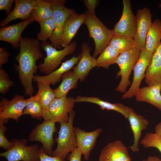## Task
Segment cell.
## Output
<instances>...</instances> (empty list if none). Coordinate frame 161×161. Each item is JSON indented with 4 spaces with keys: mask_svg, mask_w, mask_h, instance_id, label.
<instances>
[{
    "mask_svg": "<svg viewBox=\"0 0 161 161\" xmlns=\"http://www.w3.org/2000/svg\"><path fill=\"white\" fill-rule=\"evenodd\" d=\"M19 44V52L15 57L18 63L16 69L25 93L30 96L34 92L32 84L34 74L38 69L36 61L43 57L41 43L37 39L21 37Z\"/></svg>",
    "mask_w": 161,
    "mask_h": 161,
    "instance_id": "1",
    "label": "cell"
},
{
    "mask_svg": "<svg viewBox=\"0 0 161 161\" xmlns=\"http://www.w3.org/2000/svg\"><path fill=\"white\" fill-rule=\"evenodd\" d=\"M85 13L84 23L88 29L89 37L94 41L95 48L92 56L95 58L108 45L114 34L113 30L107 27L95 14H91L87 11Z\"/></svg>",
    "mask_w": 161,
    "mask_h": 161,
    "instance_id": "2",
    "label": "cell"
},
{
    "mask_svg": "<svg viewBox=\"0 0 161 161\" xmlns=\"http://www.w3.org/2000/svg\"><path fill=\"white\" fill-rule=\"evenodd\" d=\"M75 113L72 110L69 114L66 122L60 123V126L58 137L55 139L57 144L53 150L52 156L65 159L68 155L77 148L76 139L73 126Z\"/></svg>",
    "mask_w": 161,
    "mask_h": 161,
    "instance_id": "3",
    "label": "cell"
},
{
    "mask_svg": "<svg viewBox=\"0 0 161 161\" xmlns=\"http://www.w3.org/2000/svg\"><path fill=\"white\" fill-rule=\"evenodd\" d=\"M76 47V42L73 41L63 49L58 50L51 43L47 41H42L41 48L45 52L46 56L43 58V63L38 66V69L46 75L50 74L57 69L66 56L75 52Z\"/></svg>",
    "mask_w": 161,
    "mask_h": 161,
    "instance_id": "4",
    "label": "cell"
},
{
    "mask_svg": "<svg viewBox=\"0 0 161 161\" xmlns=\"http://www.w3.org/2000/svg\"><path fill=\"white\" fill-rule=\"evenodd\" d=\"M13 143L11 148L0 153V156L5 158L7 161H40V148L37 144L27 145L25 139L13 138L10 140Z\"/></svg>",
    "mask_w": 161,
    "mask_h": 161,
    "instance_id": "5",
    "label": "cell"
},
{
    "mask_svg": "<svg viewBox=\"0 0 161 161\" xmlns=\"http://www.w3.org/2000/svg\"><path fill=\"white\" fill-rule=\"evenodd\" d=\"M140 52L139 50L134 48L119 54L116 64L120 70L116 74L117 78L121 76V78L116 91L122 93L126 92L127 87L131 84L130 76L139 60Z\"/></svg>",
    "mask_w": 161,
    "mask_h": 161,
    "instance_id": "6",
    "label": "cell"
},
{
    "mask_svg": "<svg viewBox=\"0 0 161 161\" xmlns=\"http://www.w3.org/2000/svg\"><path fill=\"white\" fill-rule=\"evenodd\" d=\"M55 122L49 120H44L37 125L30 132L28 140L31 142L38 141L42 145L41 148L49 155L52 156V147L55 142L54 134L57 131Z\"/></svg>",
    "mask_w": 161,
    "mask_h": 161,
    "instance_id": "7",
    "label": "cell"
},
{
    "mask_svg": "<svg viewBox=\"0 0 161 161\" xmlns=\"http://www.w3.org/2000/svg\"><path fill=\"white\" fill-rule=\"evenodd\" d=\"M50 0L52 4V18L54 20L55 28L49 40L54 48L61 49L62 47V35L65 22L68 17L75 11L65 6L66 0Z\"/></svg>",
    "mask_w": 161,
    "mask_h": 161,
    "instance_id": "8",
    "label": "cell"
},
{
    "mask_svg": "<svg viewBox=\"0 0 161 161\" xmlns=\"http://www.w3.org/2000/svg\"><path fill=\"white\" fill-rule=\"evenodd\" d=\"M75 103L73 97L55 98L44 112V120L60 123L67 122L69 119L68 114L73 110Z\"/></svg>",
    "mask_w": 161,
    "mask_h": 161,
    "instance_id": "9",
    "label": "cell"
},
{
    "mask_svg": "<svg viewBox=\"0 0 161 161\" xmlns=\"http://www.w3.org/2000/svg\"><path fill=\"white\" fill-rule=\"evenodd\" d=\"M153 54L145 49L140 51L139 58L133 69L132 82L129 89L122 96V99H130L135 97L140 88L142 81L145 77L146 70Z\"/></svg>",
    "mask_w": 161,
    "mask_h": 161,
    "instance_id": "10",
    "label": "cell"
},
{
    "mask_svg": "<svg viewBox=\"0 0 161 161\" xmlns=\"http://www.w3.org/2000/svg\"><path fill=\"white\" fill-rule=\"evenodd\" d=\"M123 8L121 16L113 30L114 35L134 39L137 28L136 16L132 11L130 0H123Z\"/></svg>",
    "mask_w": 161,
    "mask_h": 161,
    "instance_id": "11",
    "label": "cell"
},
{
    "mask_svg": "<svg viewBox=\"0 0 161 161\" xmlns=\"http://www.w3.org/2000/svg\"><path fill=\"white\" fill-rule=\"evenodd\" d=\"M136 17L137 28L134 48L141 51L145 49L147 35L152 23V14L149 8L145 7L137 10Z\"/></svg>",
    "mask_w": 161,
    "mask_h": 161,
    "instance_id": "12",
    "label": "cell"
},
{
    "mask_svg": "<svg viewBox=\"0 0 161 161\" xmlns=\"http://www.w3.org/2000/svg\"><path fill=\"white\" fill-rule=\"evenodd\" d=\"M26 99L23 96L16 95L11 100L1 97L0 101V119H12L18 122L23 115Z\"/></svg>",
    "mask_w": 161,
    "mask_h": 161,
    "instance_id": "13",
    "label": "cell"
},
{
    "mask_svg": "<svg viewBox=\"0 0 161 161\" xmlns=\"http://www.w3.org/2000/svg\"><path fill=\"white\" fill-rule=\"evenodd\" d=\"M77 148L81 152L86 160H89L90 152L94 148L98 137L102 131L101 128L92 131L86 132L78 127H74Z\"/></svg>",
    "mask_w": 161,
    "mask_h": 161,
    "instance_id": "14",
    "label": "cell"
},
{
    "mask_svg": "<svg viewBox=\"0 0 161 161\" xmlns=\"http://www.w3.org/2000/svg\"><path fill=\"white\" fill-rule=\"evenodd\" d=\"M99 161H131L127 149L120 140L107 144L101 150Z\"/></svg>",
    "mask_w": 161,
    "mask_h": 161,
    "instance_id": "15",
    "label": "cell"
},
{
    "mask_svg": "<svg viewBox=\"0 0 161 161\" xmlns=\"http://www.w3.org/2000/svg\"><path fill=\"white\" fill-rule=\"evenodd\" d=\"M40 0H16L13 9L0 23L1 27L10 21L19 19L24 21L30 18V14Z\"/></svg>",
    "mask_w": 161,
    "mask_h": 161,
    "instance_id": "16",
    "label": "cell"
},
{
    "mask_svg": "<svg viewBox=\"0 0 161 161\" xmlns=\"http://www.w3.org/2000/svg\"><path fill=\"white\" fill-rule=\"evenodd\" d=\"M82 52L80 59L76 65L73 68V72L80 81L85 79L90 71L97 66V59L92 56L91 47L86 42L81 45Z\"/></svg>",
    "mask_w": 161,
    "mask_h": 161,
    "instance_id": "17",
    "label": "cell"
},
{
    "mask_svg": "<svg viewBox=\"0 0 161 161\" xmlns=\"http://www.w3.org/2000/svg\"><path fill=\"white\" fill-rule=\"evenodd\" d=\"M33 21L30 18L15 24L1 27L0 40L10 43L15 49L20 47L19 42L23 31Z\"/></svg>",
    "mask_w": 161,
    "mask_h": 161,
    "instance_id": "18",
    "label": "cell"
},
{
    "mask_svg": "<svg viewBox=\"0 0 161 161\" xmlns=\"http://www.w3.org/2000/svg\"><path fill=\"white\" fill-rule=\"evenodd\" d=\"M85 13L79 14L75 11L66 19L63 28L61 46L64 48L69 45L81 26L84 23Z\"/></svg>",
    "mask_w": 161,
    "mask_h": 161,
    "instance_id": "19",
    "label": "cell"
},
{
    "mask_svg": "<svg viewBox=\"0 0 161 161\" xmlns=\"http://www.w3.org/2000/svg\"><path fill=\"white\" fill-rule=\"evenodd\" d=\"M127 119L134 136L133 144L129 148L133 152H137L139 150V143L142 131L147 128L148 121L143 116L137 114L134 109L130 107L128 110Z\"/></svg>",
    "mask_w": 161,
    "mask_h": 161,
    "instance_id": "20",
    "label": "cell"
},
{
    "mask_svg": "<svg viewBox=\"0 0 161 161\" xmlns=\"http://www.w3.org/2000/svg\"><path fill=\"white\" fill-rule=\"evenodd\" d=\"M81 55L80 53L77 56H73L69 59L62 63L58 68L49 74L44 76L34 75L33 81L37 82H44L50 85L56 84L60 81L62 76L64 73L70 70L78 63Z\"/></svg>",
    "mask_w": 161,
    "mask_h": 161,
    "instance_id": "21",
    "label": "cell"
},
{
    "mask_svg": "<svg viewBox=\"0 0 161 161\" xmlns=\"http://www.w3.org/2000/svg\"><path fill=\"white\" fill-rule=\"evenodd\" d=\"M161 91L160 84L148 86L140 88L135 97L137 101L148 103L161 111Z\"/></svg>",
    "mask_w": 161,
    "mask_h": 161,
    "instance_id": "22",
    "label": "cell"
},
{
    "mask_svg": "<svg viewBox=\"0 0 161 161\" xmlns=\"http://www.w3.org/2000/svg\"><path fill=\"white\" fill-rule=\"evenodd\" d=\"M145 78V82L148 86L161 85V44L153 54Z\"/></svg>",
    "mask_w": 161,
    "mask_h": 161,
    "instance_id": "23",
    "label": "cell"
},
{
    "mask_svg": "<svg viewBox=\"0 0 161 161\" xmlns=\"http://www.w3.org/2000/svg\"><path fill=\"white\" fill-rule=\"evenodd\" d=\"M75 102H86L98 105L103 109L115 111L122 114L126 119L128 117L129 107L119 103H111L104 101L97 97L78 96L75 98Z\"/></svg>",
    "mask_w": 161,
    "mask_h": 161,
    "instance_id": "24",
    "label": "cell"
},
{
    "mask_svg": "<svg viewBox=\"0 0 161 161\" xmlns=\"http://www.w3.org/2000/svg\"><path fill=\"white\" fill-rule=\"evenodd\" d=\"M61 79V82L59 86L53 89L56 98L67 97L69 91L77 87L79 80L73 71L70 70L64 73Z\"/></svg>",
    "mask_w": 161,
    "mask_h": 161,
    "instance_id": "25",
    "label": "cell"
},
{
    "mask_svg": "<svg viewBox=\"0 0 161 161\" xmlns=\"http://www.w3.org/2000/svg\"><path fill=\"white\" fill-rule=\"evenodd\" d=\"M161 21L156 18L152 24L147 35L145 49L154 54L161 44Z\"/></svg>",
    "mask_w": 161,
    "mask_h": 161,
    "instance_id": "26",
    "label": "cell"
},
{
    "mask_svg": "<svg viewBox=\"0 0 161 161\" xmlns=\"http://www.w3.org/2000/svg\"><path fill=\"white\" fill-rule=\"evenodd\" d=\"M38 91L35 95L40 102L44 112L48 108L55 98L53 90L50 87V84L43 82H37Z\"/></svg>",
    "mask_w": 161,
    "mask_h": 161,
    "instance_id": "27",
    "label": "cell"
},
{
    "mask_svg": "<svg viewBox=\"0 0 161 161\" xmlns=\"http://www.w3.org/2000/svg\"><path fill=\"white\" fill-rule=\"evenodd\" d=\"M52 17V4L50 0H40L30 14V19L38 22Z\"/></svg>",
    "mask_w": 161,
    "mask_h": 161,
    "instance_id": "28",
    "label": "cell"
},
{
    "mask_svg": "<svg viewBox=\"0 0 161 161\" xmlns=\"http://www.w3.org/2000/svg\"><path fill=\"white\" fill-rule=\"evenodd\" d=\"M120 53L111 46L108 45L97 58V66L109 68V66L116 64Z\"/></svg>",
    "mask_w": 161,
    "mask_h": 161,
    "instance_id": "29",
    "label": "cell"
},
{
    "mask_svg": "<svg viewBox=\"0 0 161 161\" xmlns=\"http://www.w3.org/2000/svg\"><path fill=\"white\" fill-rule=\"evenodd\" d=\"M26 105L23 114H28L34 119L41 120L43 118L44 110L42 106L35 95L31 96L26 99Z\"/></svg>",
    "mask_w": 161,
    "mask_h": 161,
    "instance_id": "30",
    "label": "cell"
},
{
    "mask_svg": "<svg viewBox=\"0 0 161 161\" xmlns=\"http://www.w3.org/2000/svg\"><path fill=\"white\" fill-rule=\"evenodd\" d=\"M134 39L122 35H114L108 45L120 53L134 48Z\"/></svg>",
    "mask_w": 161,
    "mask_h": 161,
    "instance_id": "31",
    "label": "cell"
},
{
    "mask_svg": "<svg viewBox=\"0 0 161 161\" xmlns=\"http://www.w3.org/2000/svg\"><path fill=\"white\" fill-rule=\"evenodd\" d=\"M40 27L39 32L37 34V39L42 41H46L52 35L55 28L54 20L52 17L38 22Z\"/></svg>",
    "mask_w": 161,
    "mask_h": 161,
    "instance_id": "32",
    "label": "cell"
},
{
    "mask_svg": "<svg viewBox=\"0 0 161 161\" xmlns=\"http://www.w3.org/2000/svg\"><path fill=\"white\" fill-rule=\"evenodd\" d=\"M140 143L145 148L149 147L156 148L161 154V136L155 132L146 133L141 140Z\"/></svg>",
    "mask_w": 161,
    "mask_h": 161,
    "instance_id": "33",
    "label": "cell"
},
{
    "mask_svg": "<svg viewBox=\"0 0 161 161\" xmlns=\"http://www.w3.org/2000/svg\"><path fill=\"white\" fill-rule=\"evenodd\" d=\"M14 85L13 82L10 78L7 73L2 68H0V93L5 94Z\"/></svg>",
    "mask_w": 161,
    "mask_h": 161,
    "instance_id": "34",
    "label": "cell"
},
{
    "mask_svg": "<svg viewBox=\"0 0 161 161\" xmlns=\"http://www.w3.org/2000/svg\"><path fill=\"white\" fill-rule=\"evenodd\" d=\"M7 130V128L4 124L0 121V147L7 150L12 147L13 143L9 141L5 136Z\"/></svg>",
    "mask_w": 161,
    "mask_h": 161,
    "instance_id": "35",
    "label": "cell"
},
{
    "mask_svg": "<svg viewBox=\"0 0 161 161\" xmlns=\"http://www.w3.org/2000/svg\"><path fill=\"white\" fill-rule=\"evenodd\" d=\"M39 157L40 161H66L64 159L49 155L41 148L40 150Z\"/></svg>",
    "mask_w": 161,
    "mask_h": 161,
    "instance_id": "36",
    "label": "cell"
},
{
    "mask_svg": "<svg viewBox=\"0 0 161 161\" xmlns=\"http://www.w3.org/2000/svg\"><path fill=\"white\" fill-rule=\"evenodd\" d=\"M97 0H84L83 2L87 9V11L92 14H95V9L98 2Z\"/></svg>",
    "mask_w": 161,
    "mask_h": 161,
    "instance_id": "37",
    "label": "cell"
},
{
    "mask_svg": "<svg viewBox=\"0 0 161 161\" xmlns=\"http://www.w3.org/2000/svg\"><path fill=\"white\" fill-rule=\"evenodd\" d=\"M14 0H0V10H5L6 15H8L11 12L10 11L13 4L15 2Z\"/></svg>",
    "mask_w": 161,
    "mask_h": 161,
    "instance_id": "38",
    "label": "cell"
},
{
    "mask_svg": "<svg viewBox=\"0 0 161 161\" xmlns=\"http://www.w3.org/2000/svg\"><path fill=\"white\" fill-rule=\"evenodd\" d=\"M82 153L80 149L77 148L70 153L67 156L69 161H81Z\"/></svg>",
    "mask_w": 161,
    "mask_h": 161,
    "instance_id": "39",
    "label": "cell"
},
{
    "mask_svg": "<svg viewBox=\"0 0 161 161\" xmlns=\"http://www.w3.org/2000/svg\"><path fill=\"white\" fill-rule=\"evenodd\" d=\"M9 55L10 54L6 49L4 47L0 48V68H2L3 64L8 62Z\"/></svg>",
    "mask_w": 161,
    "mask_h": 161,
    "instance_id": "40",
    "label": "cell"
},
{
    "mask_svg": "<svg viewBox=\"0 0 161 161\" xmlns=\"http://www.w3.org/2000/svg\"><path fill=\"white\" fill-rule=\"evenodd\" d=\"M154 132L161 136V122L159 123L155 126Z\"/></svg>",
    "mask_w": 161,
    "mask_h": 161,
    "instance_id": "41",
    "label": "cell"
},
{
    "mask_svg": "<svg viewBox=\"0 0 161 161\" xmlns=\"http://www.w3.org/2000/svg\"><path fill=\"white\" fill-rule=\"evenodd\" d=\"M145 161H161V159L156 156H149L145 160Z\"/></svg>",
    "mask_w": 161,
    "mask_h": 161,
    "instance_id": "42",
    "label": "cell"
},
{
    "mask_svg": "<svg viewBox=\"0 0 161 161\" xmlns=\"http://www.w3.org/2000/svg\"><path fill=\"white\" fill-rule=\"evenodd\" d=\"M159 6L160 7V8L161 9V0L160 1V3L159 4Z\"/></svg>",
    "mask_w": 161,
    "mask_h": 161,
    "instance_id": "43",
    "label": "cell"
},
{
    "mask_svg": "<svg viewBox=\"0 0 161 161\" xmlns=\"http://www.w3.org/2000/svg\"><path fill=\"white\" fill-rule=\"evenodd\" d=\"M145 160H143L142 161H145Z\"/></svg>",
    "mask_w": 161,
    "mask_h": 161,
    "instance_id": "44",
    "label": "cell"
}]
</instances>
